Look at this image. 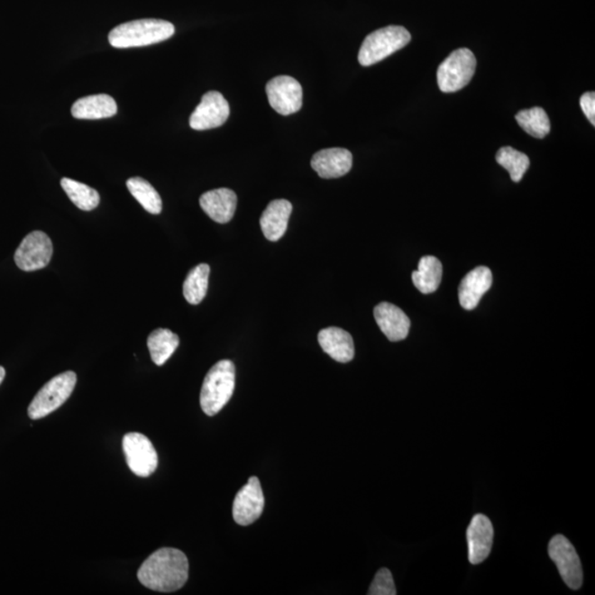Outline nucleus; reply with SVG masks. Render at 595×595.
Returning a JSON list of instances; mask_svg holds the SVG:
<instances>
[{
	"instance_id": "nucleus-1",
	"label": "nucleus",
	"mask_w": 595,
	"mask_h": 595,
	"mask_svg": "<svg viewBox=\"0 0 595 595\" xmlns=\"http://www.w3.org/2000/svg\"><path fill=\"white\" fill-rule=\"evenodd\" d=\"M139 582L152 591H178L188 581V562L181 550L161 548L153 553L139 568Z\"/></svg>"
},
{
	"instance_id": "nucleus-2",
	"label": "nucleus",
	"mask_w": 595,
	"mask_h": 595,
	"mask_svg": "<svg viewBox=\"0 0 595 595\" xmlns=\"http://www.w3.org/2000/svg\"><path fill=\"white\" fill-rule=\"evenodd\" d=\"M175 34V26L166 20L141 19L119 24L108 34L111 46L117 49L151 46Z\"/></svg>"
},
{
	"instance_id": "nucleus-3",
	"label": "nucleus",
	"mask_w": 595,
	"mask_h": 595,
	"mask_svg": "<svg viewBox=\"0 0 595 595\" xmlns=\"http://www.w3.org/2000/svg\"><path fill=\"white\" fill-rule=\"evenodd\" d=\"M235 389V365L223 360L207 371L203 381L200 404L207 416H215L230 401Z\"/></svg>"
},
{
	"instance_id": "nucleus-4",
	"label": "nucleus",
	"mask_w": 595,
	"mask_h": 595,
	"mask_svg": "<svg viewBox=\"0 0 595 595\" xmlns=\"http://www.w3.org/2000/svg\"><path fill=\"white\" fill-rule=\"evenodd\" d=\"M411 36L404 27L389 26L371 32L362 43L359 52L361 66L371 67L399 51L410 42Z\"/></svg>"
},
{
	"instance_id": "nucleus-5",
	"label": "nucleus",
	"mask_w": 595,
	"mask_h": 595,
	"mask_svg": "<svg viewBox=\"0 0 595 595\" xmlns=\"http://www.w3.org/2000/svg\"><path fill=\"white\" fill-rule=\"evenodd\" d=\"M77 381V374L72 371L53 377L38 391L32 404L29 405L30 418L41 419L60 408L72 395Z\"/></svg>"
},
{
	"instance_id": "nucleus-6",
	"label": "nucleus",
	"mask_w": 595,
	"mask_h": 595,
	"mask_svg": "<svg viewBox=\"0 0 595 595\" xmlns=\"http://www.w3.org/2000/svg\"><path fill=\"white\" fill-rule=\"evenodd\" d=\"M476 69V58L471 50H455L440 64L436 78L444 93H454L471 82Z\"/></svg>"
},
{
	"instance_id": "nucleus-7",
	"label": "nucleus",
	"mask_w": 595,
	"mask_h": 595,
	"mask_svg": "<svg viewBox=\"0 0 595 595\" xmlns=\"http://www.w3.org/2000/svg\"><path fill=\"white\" fill-rule=\"evenodd\" d=\"M548 552L550 558L557 565L564 583L572 590L581 588L582 564L573 545L564 536L557 535L550 540Z\"/></svg>"
},
{
	"instance_id": "nucleus-8",
	"label": "nucleus",
	"mask_w": 595,
	"mask_h": 595,
	"mask_svg": "<svg viewBox=\"0 0 595 595\" xmlns=\"http://www.w3.org/2000/svg\"><path fill=\"white\" fill-rule=\"evenodd\" d=\"M123 450L128 468L141 478H148L155 473L158 466V454L151 441L139 433H129L124 436Z\"/></svg>"
},
{
	"instance_id": "nucleus-9",
	"label": "nucleus",
	"mask_w": 595,
	"mask_h": 595,
	"mask_svg": "<svg viewBox=\"0 0 595 595\" xmlns=\"http://www.w3.org/2000/svg\"><path fill=\"white\" fill-rule=\"evenodd\" d=\"M53 254L52 241L41 231L30 233L20 243L14 252V262L19 270L34 271L49 265Z\"/></svg>"
},
{
	"instance_id": "nucleus-10",
	"label": "nucleus",
	"mask_w": 595,
	"mask_h": 595,
	"mask_svg": "<svg viewBox=\"0 0 595 595\" xmlns=\"http://www.w3.org/2000/svg\"><path fill=\"white\" fill-rule=\"evenodd\" d=\"M268 102L280 115L288 116L299 112L304 91L296 78L279 76L270 79L266 86Z\"/></svg>"
},
{
	"instance_id": "nucleus-11",
	"label": "nucleus",
	"mask_w": 595,
	"mask_h": 595,
	"mask_svg": "<svg viewBox=\"0 0 595 595\" xmlns=\"http://www.w3.org/2000/svg\"><path fill=\"white\" fill-rule=\"evenodd\" d=\"M228 116L230 105L225 97L220 92H207L192 113L190 126L195 131H207L224 125Z\"/></svg>"
},
{
	"instance_id": "nucleus-12",
	"label": "nucleus",
	"mask_w": 595,
	"mask_h": 595,
	"mask_svg": "<svg viewBox=\"0 0 595 595\" xmlns=\"http://www.w3.org/2000/svg\"><path fill=\"white\" fill-rule=\"evenodd\" d=\"M264 508L265 498L260 480L252 476L235 496L233 517L238 525L248 526L261 517Z\"/></svg>"
},
{
	"instance_id": "nucleus-13",
	"label": "nucleus",
	"mask_w": 595,
	"mask_h": 595,
	"mask_svg": "<svg viewBox=\"0 0 595 595\" xmlns=\"http://www.w3.org/2000/svg\"><path fill=\"white\" fill-rule=\"evenodd\" d=\"M469 560L472 564H480L489 558L493 547L494 528L488 516L476 514L466 529Z\"/></svg>"
},
{
	"instance_id": "nucleus-14",
	"label": "nucleus",
	"mask_w": 595,
	"mask_h": 595,
	"mask_svg": "<svg viewBox=\"0 0 595 595\" xmlns=\"http://www.w3.org/2000/svg\"><path fill=\"white\" fill-rule=\"evenodd\" d=\"M353 165V156L344 148H329L317 151L312 157L311 167L324 178L343 177Z\"/></svg>"
},
{
	"instance_id": "nucleus-15",
	"label": "nucleus",
	"mask_w": 595,
	"mask_h": 595,
	"mask_svg": "<svg viewBox=\"0 0 595 595\" xmlns=\"http://www.w3.org/2000/svg\"><path fill=\"white\" fill-rule=\"evenodd\" d=\"M493 276L490 268L480 266L470 271L459 286V300L465 310H473L492 286Z\"/></svg>"
},
{
	"instance_id": "nucleus-16",
	"label": "nucleus",
	"mask_w": 595,
	"mask_h": 595,
	"mask_svg": "<svg viewBox=\"0 0 595 595\" xmlns=\"http://www.w3.org/2000/svg\"><path fill=\"white\" fill-rule=\"evenodd\" d=\"M374 316L380 329L391 342L405 340L410 330V320L400 307L381 302L375 307Z\"/></svg>"
},
{
	"instance_id": "nucleus-17",
	"label": "nucleus",
	"mask_w": 595,
	"mask_h": 595,
	"mask_svg": "<svg viewBox=\"0 0 595 595\" xmlns=\"http://www.w3.org/2000/svg\"><path fill=\"white\" fill-rule=\"evenodd\" d=\"M200 206L213 221L225 224L235 215L237 196L231 188H215L201 196Z\"/></svg>"
},
{
	"instance_id": "nucleus-18",
	"label": "nucleus",
	"mask_w": 595,
	"mask_h": 595,
	"mask_svg": "<svg viewBox=\"0 0 595 595\" xmlns=\"http://www.w3.org/2000/svg\"><path fill=\"white\" fill-rule=\"evenodd\" d=\"M317 340L322 350L336 362L349 363L354 359V342L349 332L340 327H326L320 331Z\"/></svg>"
},
{
	"instance_id": "nucleus-19",
	"label": "nucleus",
	"mask_w": 595,
	"mask_h": 595,
	"mask_svg": "<svg viewBox=\"0 0 595 595\" xmlns=\"http://www.w3.org/2000/svg\"><path fill=\"white\" fill-rule=\"evenodd\" d=\"M292 212L289 201L279 198L268 205L261 217V227L268 241L277 242L285 235Z\"/></svg>"
},
{
	"instance_id": "nucleus-20",
	"label": "nucleus",
	"mask_w": 595,
	"mask_h": 595,
	"mask_svg": "<svg viewBox=\"0 0 595 595\" xmlns=\"http://www.w3.org/2000/svg\"><path fill=\"white\" fill-rule=\"evenodd\" d=\"M72 115L78 119H102L116 115L115 99L107 94L79 98L73 104Z\"/></svg>"
},
{
	"instance_id": "nucleus-21",
	"label": "nucleus",
	"mask_w": 595,
	"mask_h": 595,
	"mask_svg": "<svg viewBox=\"0 0 595 595\" xmlns=\"http://www.w3.org/2000/svg\"><path fill=\"white\" fill-rule=\"evenodd\" d=\"M443 279V265L435 256L421 258L418 270L413 272V282L421 294H433Z\"/></svg>"
},
{
	"instance_id": "nucleus-22",
	"label": "nucleus",
	"mask_w": 595,
	"mask_h": 595,
	"mask_svg": "<svg viewBox=\"0 0 595 595\" xmlns=\"http://www.w3.org/2000/svg\"><path fill=\"white\" fill-rule=\"evenodd\" d=\"M180 340L168 329H157L148 336L147 345L153 363L162 366L178 349Z\"/></svg>"
},
{
	"instance_id": "nucleus-23",
	"label": "nucleus",
	"mask_w": 595,
	"mask_h": 595,
	"mask_svg": "<svg viewBox=\"0 0 595 595\" xmlns=\"http://www.w3.org/2000/svg\"><path fill=\"white\" fill-rule=\"evenodd\" d=\"M210 270V266L207 264H200L188 271L185 284H183V296L188 304L197 306L205 299L207 294Z\"/></svg>"
},
{
	"instance_id": "nucleus-24",
	"label": "nucleus",
	"mask_w": 595,
	"mask_h": 595,
	"mask_svg": "<svg viewBox=\"0 0 595 595\" xmlns=\"http://www.w3.org/2000/svg\"><path fill=\"white\" fill-rule=\"evenodd\" d=\"M126 186L132 196L141 203L147 212L155 215H160L162 211L161 197L151 183L146 181L145 178L133 177L128 178Z\"/></svg>"
},
{
	"instance_id": "nucleus-25",
	"label": "nucleus",
	"mask_w": 595,
	"mask_h": 595,
	"mask_svg": "<svg viewBox=\"0 0 595 595\" xmlns=\"http://www.w3.org/2000/svg\"><path fill=\"white\" fill-rule=\"evenodd\" d=\"M61 187L69 200L73 202L82 211H93L101 201L98 192L96 188L84 185V183L72 180V178H63Z\"/></svg>"
},
{
	"instance_id": "nucleus-26",
	"label": "nucleus",
	"mask_w": 595,
	"mask_h": 595,
	"mask_svg": "<svg viewBox=\"0 0 595 595\" xmlns=\"http://www.w3.org/2000/svg\"><path fill=\"white\" fill-rule=\"evenodd\" d=\"M520 128L528 135L543 139L550 133V121L547 113L542 107L524 109L516 115Z\"/></svg>"
},
{
	"instance_id": "nucleus-27",
	"label": "nucleus",
	"mask_w": 595,
	"mask_h": 595,
	"mask_svg": "<svg viewBox=\"0 0 595 595\" xmlns=\"http://www.w3.org/2000/svg\"><path fill=\"white\" fill-rule=\"evenodd\" d=\"M496 161L509 172L510 178L514 182L522 180L530 166V160L527 155L516 151L512 147L500 148L498 153H496Z\"/></svg>"
},
{
	"instance_id": "nucleus-28",
	"label": "nucleus",
	"mask_w": 595,
	"mask_h": 595,
	"mask_svg": "<svg viewBox=\"0 0 595 595\" xmlns=\"http://www.w3.org/2000/svg\"><path fill=\"white\" fill-rule=\"evenodd\" d=\"M370 595H396V588L394 583L393 575L389 569H380L376 573L369 590Z\"/></svg>"
},
{
	"instance_id": "nucleus-29",
	"label": "nucleus",
	"mask_w": 595,
	"mask_h": 595,
	"mask_svg": "<svg viewBox=\"0 0 595 595\" xmlns=\"http://www.w3.org/2000/svg\"><path fill=\"white\" fill-rule=\"evenodd\" d=\"M580 106H581L584 115L589 122L595 125V94L594 92L584 93L580 98Z\"/></svg>"
},
{
	"instance_id": "nucleus-30",
	"label": "nucleus",
	"mask_w": 595,
	"mask_h": 595,
	"mask_svg": "<svg viewBox=\"0 0 595 595\" xmlns=\"http://www.w3.org/2000/svg\"><path fill=\"white\" fill-rule=\"evenodd\" d=\"M5 376H6V371H5L4 367L0 366V384L3 383Z\"/></svg>"
}]
</instances>
